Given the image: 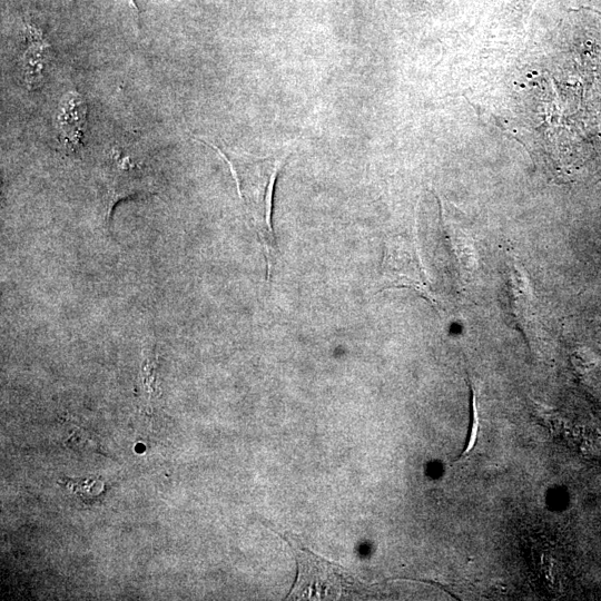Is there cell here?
Instances as JSON below:
<instances>
[{"label": "cell", "instance_id": "52a82bcc", "mask_svg": "<svg viewBox=\"0 0 601 601\" xmlns=\"http://www.w3.org/2000/svg\"><path fill=\"white\" fill-rule=\"evenodd\" d=\"M508 287L514 317H516L524 335L530 337L533 329H538V321L533 295L530 292L525 276L516 268H512L509 274Z\"/></svg>", "mask_w": 601, "mask_h": 601}, {"label": "cell", "instance_id": "5b68a950", "mask_svg": "<svg viewBox=\"0 0 601 601\" xmlns=\"http://www.w3.org/2000/svg\"><path fill=\"white\" fill-rule=\"evenodd\" d=\"M51 55L50 42L42 29L26 21L19 51V72L28 89H37L42 85L49 72Z\"/></svg>", "mask_w": 601, "mask_h": 601}, {"label": "cell", "instance_id": "277c9868", "mask_svg": "<svg viewBox=\"0 0 601 601\" xmlns=\"http://www.w3.org/2000/svg\"><path fill=\"white\" fill-rule=\"evenodd\" d=\"M383 279L386 287L412 288L428 302L436 303L417 247L408 236L388 239L384 249Z\"/></svg>", "mask_w": 601, "mask_h": 601}, {"label": "cell", "instance_id": "8992f818", "mask_svg": "<svg viewBox=\"0 0 601 601\" xmlns=\"http://www.w3.org/2000/svg\"><path fill=\"white\" fill-rule=\"evenodd\" d=\"M56 137L66 152H77L82 144L87 129V105L76 90L66 92L55 115Z\"/></svg>", "mask_w": 601, "mask_h": 601}, {"label": "cell", "instance_id": "7a4b0ae2", "mask_svg": "<svg viewBox=\"0 0 601 601\" xmlns=\"http://www.w3.org/2000/svg\"><path fill=\"white\" fill-rule=\"evenodd\" d=\"M297 560V578L287 595L292 600H338L364 595L365 588L351 572L285 536Z\"/></svg>", "mask_w": 601, "mask_h": 601}, {"label": "cell", "instance_id": "6da1fadb", "mask_svg": "<svg viewBox=\"0 0 601 601\" xmlns=\"http://www.w3.org/2000/svg\"><path fill=\"white\" fill-rule=\"evenodd\" d=\"M221 156L228 164L236 181L238 195L245 204L257 237L263 246L266 262V278L269 280L276 259V238L273 227V200L278 174L285 157L264 158L239 155L224 150L211 141L199 138Z\"/></svg>", "mask_w": 601, "mask_h": 601}, {"label": "cell", "instance_id": "9c48e42d", "mask_svg": "<svg viewBox=\"0 0 601 601\" xmlns=\"http://www.w3.org/2000/svg\"><path fill=\"white\" fill-rule=\"evenodd\" d=\"M130 13L131 18L136 21L138 20V8L135 0H118Z\"/></svg>", "mask_w": 601, "mask_h": 601}, {"label": "cell", "instance_id": "3957f363", "mask_svg": "<svg viewBox=\"0 0 601 601\" xmlns=\"http://www.w3.org/2000/svg\"><path fill=\"white\" fill-rule=\"evenodd\" d=\"M104 175L108 215L120 199L156 190V176L136 138L117 139L106 154Z\"/></svg>", "mask_w": 601, "mask_h": 601}, {"label": "cell", "instance_id": "ba28073f", "mask_svg": "<svg viewBox=\"0 0 601 601\" xmlns=\"http://www.w3.org/2000/svg\"><path fill=\"white\" fill-rule=\"evenodd\" d=\"M470 391H471V402H470V406H471V411H470V414H471V420H470V431H469V440L466 442V445H465V449L464 451L462 452L461 456L463 455H466L473 447H474V444H475V441H476V435H477V425H479V422H477V412H476V402H475V393H474V388L473 386L470 384Z\"/></svg>", "mask_w": 601, "mask_h": 601}]
</instances>
